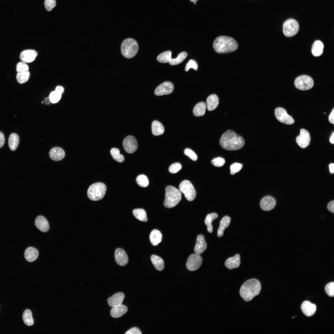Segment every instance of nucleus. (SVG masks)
Masks as SVG:
<instances>
[{
	"label": "nucleus",
	"mask_w": 334,
	"mask_h": 334,
	"mask_svg": "<svg viewBox=\"0 0 334 334\" xmlns=\"http://www.w3.org/2000/svg\"><path fill=\"white\" fill-rule=\"evenodd\" d=\"M220 143L223 148L230 151L239 149L243 147L245 143L241 136L231 130L226 131L222 135Z\"/></svg>",
	"instance_id": "1"
},
{
	"label": "nucleus",
	"mask_w": 334,
	"mask_h": 334,
	"mask_svg": "<svg viewBox=\"0 0 334 334\" xmlns=\"http://www.w3.org/2000/svg\"><path fill=\"white\" fill-rule=\"evenodd\" d=\"M261 288V284L258 280H248L242 285L239 291L240 295L245 301H250L259 293Z\"/></svg>",
	"instance_id": "2"
},
{
	"label": "nucleus",
	"mask_w": 334,
	"mask_h": 334,
	"mask_svg": "<svg viewBox=\"0 0 334 334\" xmlns=\"http://www.w3.org/2000/svg\"><path fill=\"white\" fill-rule=\"evenodd\" d=\"M213 46L215 50L218 53L232 52L238 48V44L233 38L229 36H220L214 41Z\"/></svg>",
	"instance_id": "3"
},
{
	"label": "nucleus",
	"mask_w": 334,
	"mask_h": 334,
	"mask_svg": "<svg viewBox=\"0 0 334 334\" xmlns=\"http://www.w3.org/2000/svg\"><path fill=\"white\" fill-rule=\"evenodd\" d=\"M165 198L164 205L167 208L174 207L180 201L181 199L180 191L174 186H169L165 188Z\"/></svg>",
	"instance_id": "4"
},
{
	"label": "nucleus",
	"mask_w": 334,
	"mask_h": 334,
	"mask_svg": "<svg viewBox=\"0 0 334 334\" xmlns=\"http://www.w3.org/2000/svg\"><path fill=\"white\" fill-rule=\"evenodd\" d=\"M106 191L105 185L102 182H97L91 185L88 188L87 195L93 201H98L104 196Z\"/></svg>",
	"instance_id": "5"
},
{
	"label": "nucleus",
	"mask_w": 334,
	"mask_h": 334,
	"mask_svg": "<svg viewBox=\"0 0 334 334\" xmlns=\"http://www.w3.org/2000/svg\"><path fill=\"white\" fill-rule=\"evenodd\" d=\"M138 45L134 39L127 38L123 41L121 46V51L122 55L127 58H131L137 53Z\"/></svg>",
	"instance_id": "6"
},
{
	"label": "nucleus",
	"mask_w": 334,
	"mask_h": 334,
	"mask_svg": "<svg viewBox=\"0 0 334 334\" xmlns=\"http://www.w3.org/2000/svg\"><path fill=\"white\" fill-rule=\"evenodd\" d=\"M179 191L183 193L189 201L193 200L196 196V192L192 183L188 180H184L179 185Z\"/></svg>",
	"instance_id": "7"
},
{
	"label": "nucleus",
	"mask_w": 334,
	"mask_h": 334,
	"mask_svg": "<svg viewBox=\"0 0 334 334\" xmlns=\"http://www.w3.org/2000/svg\"><path fill=\"white\" fill-rule=\"evenodd\" d=\"M299 28V24L296 20L291 18L289 19L284 23L283 32L286 36H292L298 32Z\"/></svg>",
	"instance_id": "8"
},
{
	"label": "nucleus",
	"mask_w": 334,
	"mask_h": 334,
	"mask_svg": "<svg viewBox=\"0 0 334 334\" xmlns=\"http://www.w3.org/2000/svg\"><path fill=\"white\" fill-rule=\"evenodd\" d=\"M294 84L296 88L298 89L306 90L312 88L314 81L310 76L304 75L298 77L295 79Z\"/></svg>",
	"instance_id": "9"
},
{
	"label": "nucleus",
	"mask_w": 334,
	"mask_h": 334,
	"mask_svg": "<svg viewBox=\"0 0 334 334\" xmlns=\"http://www.w3.org/2000/svg\"><path fill=\"white\" fill-rule=\"evenodd\" d=\"M275 116L279 121L284 124L291 125L294 123L292 116L288 114L286 110L283 108L278 107L275 110Z\"/></svg>",
	"instance_id": "10"
},
{
	"label": "nucleus",
	"mask_w": 334,
	"mask_h": 334,
	"mask_svg": "<svg viewBox=\"0 0 334 334\" xmlns=\"http://www.w3.org/2000/svg\"><path fill=\"white\" fill-rule=\"evenodd\" d=\"M202 258L199 255L193 254L189 257L186 263L187 269L190 271H195L201 266Z\"/></svg>",
	"instance_id": "11"
},
{
	"label": "nucleus",
	"mask_w": 334,
	"mask_h": 334,
	"mask_svg": "<svg viewBox=\"0 0 334 334\" xmlns=\"http://www.w3.org/2000/svg\"><path fill=\"white\" fill-rule=\"evenodd\" d=\"M122 145L125 151L129 153L135 152L138 147V143L136 138L132 135H129L124 139Z\"/></svg>",
	"instance_id": "12"
},
{
	"label": "nucleus",
	"mask_w": 334,
	"mask_h": 334,
	"mask_svg": "<svg viewBox=\"0 0 334 334\" xmlns=\"http://www.w3.org/2000/svg\"><path fill=\"white\" fill-rule=\"evenodd\" d=\"M311 138L309 132L304 129L300 130V135L296 138L298 144L302 148L307 147L310 144Z\"/></svg>",
	"instance_id": "13"
},
{
	"label": "nucleus",
	"mask_w": 334,
	"mask_h": 334,
	"mask_svg": "<svg viewBox=\"0 0 334 334\" xmlns=\"http://www.w3.org/2000/svg\"><path fill=\"white\" fill-rule=\"evenodd\" d=\"M174 89L173 84L170 82H163L155 89L154 94L156 96H162L171 93Z\"/></svg>",
	"instance_id": "14"
},
{
	"label": "nucleus",
	"mask_w": 334,
	"mask_h": 334,
	"mask_svg": "<svg viewBox=\"0 0 334 334\" xmlns=\"http://www.w3.org/2000/svg\"><path fill=\"white\" fill-rule=\"evenodd\" d=\"M114 256L117 263L120 266L126 265L128 263V256L125 251L120 248L117 249L115 251Z\"/></svg>",
	"instance_id": "15"
},
{
	"label": "nucleus",
	"mask_w": 334,
	"mask_h": 334,
	"mask_svg": "<svg viewBox=\"0 0 334 334\" xmlns=\"http://www.w3.org/2000/svg\"><path fill=\"white\" fill-rule=\"evenodd\" d=\"M276 202L273 197L267 196L263 197L261 200L260 205L263 210L269 211L273 209L275 206Z\"/></svg>",
	"instance_id": "16"
},
{
	"label": "nucleus",
	"mask_w": 334,
	"mask_h": 334,
	"mask_svg": "<svg viewBox=\"0 0 334 334\" xmlns=\"http://www.w3.org/2000/svg\"><path fill=\"white\" fill-rule=\"evenodd\" d=\"M37 55V53L35 50L27 49L21 52L19 58L23 62L29 63L34 61Z\"/></svg>",
	"instance_id": "17"
},
{
	"label": "nucleus",
	"mask_w": 334,
	"mask_h": 334,
	"mask_svg": "<svg viewBox=\"0 0 334 334\" xmlns=\"http://www.w3.org/2000/svg\"><path fill=\"white\" fill-rule=\"evenodd\" d=\"M35 224L36 228L42 232H46L49 229L48 221L43 216H37L35 219Z\"/></svg>",
	"instance_id": "18"
},
{
	"label": "nucleus",
	"mask_w": 334,
	"mask_h": 334,
	"mask_svg": "<svg viewBox=\"0 0 334 334\" xmlns=\"http://www.w3.org/2000/svg\"><path fill=\"white\" fill-rule=\"evenodd\" d=\"M207 244L206 243L203 235H198L197 238L196 244L194 247V251L195 254L200 255L206 249Z\"/></svg>",
	"instance_id": "19"
},
{
	"label": "nucleus",
	"mask_w": 334,
	"mask_h": 334,
	"mask_svg": "<svg viewBox=\"0 0 334 334\" xmlns=\"http://www.w3.org/2000/svg\"><path fill=\"white\" fill-rule=\"evenodd\" d=\"M301 309L303 313L306 316L310 317L313 315L316 310V306L308 301H305L302 304Z\"/></svg>",
	"instance_id": "20"
},
{
	"label": "nucleus",
	"mask_w": 334,
	"mask_h": 334,
	"mask_svg": "<svg viewBox=\"0 0 334 334\" xmlns=\"http://www.w3.org/2000/svg\"><path fill=\"white\" fill-rule=\"evenodd\" d=\"M125 296L122 292L117 293L109 298L107 302L109 306L113 307L122 304Z\"/></svg>",
	"instance_id": "21"
},
{
	"label": "nucleus",
	"mask_w": 334,
	"mask_h": 334,
	"mask_svg": "<svg viewBox=\"0 0 334 334\" xmlns=\"http://www.w3.org/2000/svg\"><path fill=\"white\" fill-rule=\"evenodd\" d=\"M50 158L52 160L59 161L62 160L65 157V152L62 148L55 147L52 148L49 152Z\"/></svg>",
	"instance_id": "22"
},
{
	"label": "nucleus",
	"mask_w": 334,
	"mask_h": 334,
	"mask_svg": "<svg viewBox=\"0 0 334 334\" xmlns=\"http://www.w3.org/2000/svg\"><path fill=\"white\" fill-rule=\"evenodd\" d=\"M240 255L236 254L234 256L228 259L225 263V266L229 269L238 268L240 264Z\"/></svg>",
	"instance_id": "23"
},
{
	"label": "nucleus",
	"mask_w": 334,
	"mask_h": 334,
	"mask_svg": "<svg viewBox=\"0 0 334 334\" xmlns=\"http://www.w3.org/2000/svg\"><path fill=\"white\" fill-rule=\"evenodd\" d=\"M128 308L126 306L120 305L112 307L110 313L111 316L114 318L121 317L126 313Z\"/></svg>",
	"instance_id": "24"
},
{
	"label": "nucleus",
	"mask_w": 334,
	"mask_h": 334,
	"mask_svg": "<svg viewBox=\"0 0 334 334\" xmlns=\"http://www.w3.org/2000/svg\"><path fill=\"white\" fill-rule=\"evenodd\" d=\"M25 259L29 262H32L37 258L39 255L38 250L36 248L30 247L26 249L24 252Z\"/></svg>",
	"instance_id": "25"
},
{
	"label": "nucleus",
	"mask_w": 334,
	"mask_h": 334,
	"mask_svg": "<svg viewBox=\"0 0 334 334\" xmlns=\"http://www.w3.org/2000/svg\"><path fill=\"white\" fill-rule=\"evenodd\" d=\"M219 104V99L215 94H212L208 96L206 101V107L208 111L215 109Z\"/></svg>",
	"instance_id": "26"
},
{
	"label": "nucleus",
	"mask_w": 334,
	"mask_h": 334,
	"mask_svg": "<svg viewBox=\"0 0 334 334\" xmlns=\"http://www.w3.org/2000/svg\"><path fill=\"white\" fill-rule=\"evenodd\" d=\"M230 221L231 218L227 216H224L221 219L217 231L218 237H220L223 235L224 230L229 226Z\"/></svg>",
	"instance_id": "27"
},
{
	"label": "nucleus",
	"mask_w": 334,
	"mask_h": 334,
	"mask_svg": "<svg viewBox=\"0 0 334 334\" xmlns=\"http://www.w3.org/2000/svg\"><path fill=\"white\" fill-rule=\"evenodd\" d=\"M149 238L151 244L154 246H156L161 242L162 235L159 230L154 229L151 232Z\"/></svg>",
	"instance_id": "28"
},
{
	"label": "nucleus",
	"mask_w": 334,
	"mask_h": 334,
	"mask_svg": "<svg viewBox=\"0 0 334 334\" xmlns=\"http://www.w3.org/2000/svg\"><path fill=\"white\" fill-rule=\"evenodd\" d=\"M323 44L321 41H316L313 44L311 49L313 55L316 57L320 56L323 54Z\"/></svg>",
	"instance_id": "29"
},
{
	"label": "nucleus",
	"mask_w": 334,
	"mask_h": 334,
	"mask_svg": "<svg viewBox=\"0 0 334 334\" xmlns=\"http://www.w3.org/2000/svg\"><path fill=\"white\" fill-rule=\"evenodd\" d=\"M19 137L17 134L15 133L11 134L8 139V144L10 149L12 151L15 150L19 144Z\"/></svg>",
	"instance_id": "30"
},
{
	"label": "nucleus",
	"mask_w": 334,
	"mask_h": 334,
	"mask_svg": "<svg viewBox=\"0 0 334 334\" xmlns=\"http://www.w3.org/2000/svg\"><path fill=\"white\" fill-rule=\"evenodd\" d=\"M152 134L155 136L162 134L164 131V128L162 124L159 122L155 120L152 124Z\"/></svg>",
	"instance_id": "31"
},
{
	"label": "nucleus",
	"mask_w": 334,
	"mask_h": 334,
	"mask_svg": "<svg viewBox=\"0 0 334 334\" xmlns=\"http://www.w3.org/2000/svg\"><path fill=\"white\" fill-rule=\"evenodd\" d=\"M206 108V104L204 102H201L199 103L196 105L194 108V114L196 117L203 116L205 113Z\"/></svg>",
	"instance_id": "32"
},
{
	"label": "nucleus",
	"mask_w": 334,
	"mask_h": 334,
	"mask_svg": "<svg viewBox=\"0 0 334 334\" xmlns=\"http://www.w3.org/2000/svg\"><path fill=\"white\" fill-rule=\"evenodd\" d=\"M151 261L156 269L159 271L163 270L164 267L163 260L160 257L152 255L151 257Z\"/></svg>",
	"instance_id": "33"
},
{
	"label": "nucleus",
	"mask_w": 334,
	"mask_h": 334,
	"mask_svg": "<svg viewBox=\"0 0 334 334\" xmlns=\"http://www.w3.org/2000/svg\"><path fill=\"white\" fill-rule=\"evenodd\" d=\"M218 217V214L215 212L208 214L205 219L204 222L207 226L208 231L209 233H212L213 231V226L212 223L213 220L217 218Z\"/></svg>",
	"instance_id": "34"
},
{
	"label": "nucleus",
	"mask_w": 334,
	"mask_h": 334,
	"mask_svg": "<svg viewBox=\"0 0 334 334\" xmlns=\"http://www.w3.org/2000/svg\"><path fill=\"white\" fill-rule=\"evenodd\" d=\"M133 213L134 216L139 220L143 222L148 221L146 212L143 209H135L133 211Z\"/></svg>",
	"instance_id": "35"
},
{
	"label": "nucleus",
	"mask_w": 334,
	"mask_h": 334,
	"mask_svg": "<svg viewBox=\"0 0 334 334\" xmlns=\"http://www.w3.org/2000/svg\"><path fill=\"white\" fill-rule=\"evenodd\" d=\"M23 319L25 324L28 326L33 325L34 320L32 317L31 311L28 310H26L23 313Z\"/></svg>",
	"instance_id": "36"
},
{
	"label": "nucleus",
	"mask_w": 334,
	"mask_h": 334,
	"mask_svg": "<svg viewBox=\"0 0 334 334\" xmlns=\"http://www.w3.org/2000/svg\"><path fill=\"white\" fill-rule=\"evenodd\" d=\"M172 52L170 51H167L162 53L159 54L157 58V61L161 63H167L169 62L171 59Z\"/></svg>",
	"instance_id": "37"
},
{
	"label": "nucleus",
	"mask_w": 334,
	"mask_h": 334,
	"mask_svg": "<svg viewBox=\"0 0 334 334\" xmlns=\"http://www.w3.org/2000/svg\"><path fill=\"white\" fill-rule=\"evenodd\" d=\"M30 77V73L26 71L17 73L16 78L18 82L20 84L26 82Z\"/></svg>",
	"instance_id": "38"
},
{
	"label": "nucleus",
	"mask_w": 334,
	"mask_h": 334,
	"mask_svg": "<svg viewBox=\"0 0 334 334\" xmlns=\"http://www.w3.org/2000/svg\"><path fill=\"white\" fill-rule=\"evenodd\" d=\"M110 154L113 158L119 162H122L124 160V156L120 154L119 150L116 148H112L110 151Z\"/></svg>",
	"instance_id": "39"
},
{
	"label": "nucleus",
	"mask_w": 334,
	"mask_h": 334,
	"mask_svg": "<svg viewBox=\"0 0 334 334\" xmlns=\"http://www.w3.org/2000/svg\"><path fill=\"white\" fill-rule=\"evenodd\" d=\"M187 54L186 52H182L178 55L176 58L171 59L169 62V64L171 65H175L180 63L186 58Z\"/></svg>",
	"instance_id": "40"
},
{
	"label": "nucleus",
	"mask_w": 334,
	"mask_h": 334,
	"mask_svg": "<svg viewBox=\"0 0 334 334\" xmlns=\"http://www.w3.org/2000/svg\"><path fill=\"white\" fill-rule=\"evenodd\" d=\"M136 182L138 184L142 187H146L149 185V181L147 177L143 174L138 176L136 178Z\"/></svg>",
	"instance_id": "41"
},
{
	"label": "nucleus",
	"mask_w": 334,
	"mask_h": 334,
	"mask_svg": "<svg viewBox=\"0 0 334 334\" xmlns=\"http://www.w3.org/2000/svg\"><path fill=\"white\" fill-rule=\"evenodd\" d=\"M62 94H60L55 91L52 92L49 96V98L51 103H56L60 99Z\"/></svg>",
	"instance_id": "42"
},
{
	"label": "nucleus",
	"mask_w": 334,
	"mask_h": 334,
	"mask_svg": "<svg viewBox=\"0 0 334 334\" xmlns=\"http://www.w3.org/2000/svg\"><path fill=\"white\" fill-rule=\"evenodd\" d=\"M327 294L329 296L333 297L334 296V282H331L328 284L325 288Z\"/></svg>",
	"instance_id": "43"
},
{
	"label": "nucleus",
	"mask_w": 334,
	"mask_h": 334,
	"mask_svg": "<svg viewBox=\"0 0 334 334\" xmlns=\"http://www.w3.org/2000/svg\"><path fill=\"white\" fill-rule=\"evenodd\" d=\"M28 66L24 62H19L16 65V70L17 73L28 71Z\"/></svg>",
	"instance_id": "44"
},
{
	"label": "nucleus",
	"mask_w": 334,
	"mask_h": 334,
	"mask_svg": "<svg viewBox=\"0 0 334 334\" xmlns=\"http://www.w3.org/2000/svg\"><path fill=\"white\" fill-rule=\"evenodd\" d=\"M242 167V165L238 163H235L232 164L230 167V174L234 175L236 173L240 171Z\"/></svg>",
	"instance_id": "45"
},
{
	"label": "nucleus",
	"mask_w": 334,
	"mask_h": 334,
	"mask_svg": "<svg viewBox=\"0 0 334 334\" xmlns=\"http://www.w3.org/2000/svg\"><path fill=\"white\" fill-rule=\"evenodd\" d=\"M182 165L179 163H175L171 165L169 167V170L172 173L178 172L182 168Z\"/></svg>",
	"instance_id": "46"
},
{
	"label": "nucleus",
	"mask_w": 334,
	"mask_h": 334,
	"mask_svg": "<svg viewBox=\"0 0 334 334\" xmlns=\"http://www.w3.org/2000/svg\"><path fill=\"white\" fill-rule=\"evenodd\" d=\"M44 5L46 9L48 11H50L55 6L56 0H45Z\"/></svg>",
	"instance_id": "47"
},
{
	"label": "nucleus",
	"mask_w": 334,
	"mask_h": 334,
	"mask_svg": "<svg viewBox=\"0 0 334 334\" xmlns=\"http://www.w3.org/2000/svg\"><path fill=\"white\" fill-rule=\"evenodd\" d=\"M225 163V160L223 158L218 157L214 158L212 161V163L215 166L220 167L223 166Z\"/></svg>",
	"instance_id": "48"
},
{
	"label": "nucleus",
	"mask_w": 334,
	"mask_h": 334,
	"mask_svg": "<svg viewBox=\"0 0 334 334\" xmlns=\"http://www.w3.org/2000/svg\"><path fill=\"white\" fill-rule=\"evenodd\" d=\"M184 153L188 156L192 160L196 161L197 159V156L195 153L191 149L189 148H186L184 151Z\"/></svg>",
	"instance_id": "49"
},
{
	"label": "nucleus",
	"mask_w": 334,
	"mask_h": 334,
	"mask_svg": "<svg viewBox=\"0 0 334 334\" xmlns=\"http://www.w3.org/2000/svg\"><path fill=\"white\" fill-rule=\"evenodd\" d=\"M191 68H193L195 70L198 69V64L194 60L191 59L189 61L185 66V71H187Z\"/></svg>",
	"instance_id": "50"
},
{
	"label": "nucleus",
	"mask_w": 334,
	"mask_h": 334,
	"mask_svg": "<svg viewBox=\"0 0 334 334\" xmlns=\"http://www.w3.org/2000/svg\"><path fill=\"white\" fill-rule=\"evenodd\" d=\"M125 334H141L140 330L137 327H133L127 331Z\"/></svg>",
	"instance_id": "51"
},
{
	"label": "nucleus",
	"mask_w": 334,
	"mask_h": 334,
	"mask_svg": "<svg viewBox=\"0 0 334 334\" xmlns=\"http://www.w3.org/2000/svg\"><path fill=\"white\" fill-rule=\"evenodd\" d=\"M334 201L333 200L330 202L328 204L327 208L330 212L334 213Z\"/></svg>",
	"instance_id": "52"
},
{
	"label": "nucleus",
	"mask_w": 334,
	"mask_h": 334,
	"mask_svg": "<svg viewBox=\"0 0 334 334\" xmlns=\"http://www.w3.org/2000/svg\"><path fill=\"white\" fill-rule=\"evenodd\" d=\"M5 141V138L4 134L0 131V148L4 145Z\"/></svg>",
	"instance_id": "53"
},
{
	"label": "nucleus",
	"mask_w": 334,
	"mask_h": 334,
	"mask_svg": "<svg viewBox=\"0 0 334 334\" xmlns=\"http://www.w3.org/2000/svg\"><path fill=\"white\" fill-rule=\"evenodd\" d=\"M334 108H333L331 112L330 113L328 118L329 122L333 124H334Z\"/></svg>",
	"instance_id": "54"
},
{
	"label": "nucleus",
	"mask_w": 334,
	"mask_h": 334,
	"mask_svg": "<svg viewBox=\"0 0 334 334\" xmlns=\"http://www.w3.org/2000/svg\"><path fill=\"white\" fill-rule=\"evenodd\" d=\"M55 91L58 92L62 94L64 91V88L62 87L58 86L56 87Z\"/></svg>",
	"instance_id": "55"
},
{
	"label": "nucleus",
	"mask_w": 334,
	"mask_h": 334,
	"mask_svg": "<svg viewBox=\"0 0 334 334\" xmlns=\"http://www.w3.org/2000/svg\"><path fill=\"white\" fill-rule=\"evenodd\" d=\"M329 168L331 173H333L334 172V164L333 163L330 164L329 165Z\"/></svg>",
	"instance_id": "56"
},
{
	"label": "nucleus",
	"mask_w": 334,
	"mask_h": 334,
	"mask_svg": "<svg viewBox=\"0 0 334 334\" xmlns=\"http://www.w3.org/2000/svg\"><path fill=\"white\" fill-rule=\"evenodd\" d=\"M44 102L45 104L49 105L51 102L49 97L45 98L44 100Z\"/></svg>",
	"instance_id": "57"
},
{
	"label": "nucleus",
	"mask_w": 334,
	"mask_h": 334,
	"mask_svg": "<svg viewBox=\"0 0 334 334\" xmlns=\"http://www.w3.org/2000/svg\"><path fill=\"white\" fill-rule=\"evenodd\" d=\"M334 132H333L332 133V135L330 137V143H332V144H334Z\"/></svg>",
	"instance_id": "58"
},
{
	"label": "nucleus",
	"mask_w": 334,
	"mask_h": 334,
	"mask_svg": "<svg viewBox=\"0 0 334 334\" xmlns=\"http://www.w3.org/2000/svg\"><path fill=\"white\" fill-rule=\"evenodd\" d=\"M198 0H190V1H191V2H196V1H198Z\"/></svg>",
	"instance_id": "59"
},
{
	"label": "nucleus",
	"mask_w": 334,
	"mask_h": 334,
	"mask_svg": "<svg viewBox=\"0 0 334 334\" xmlns=\"http://www.w3.org/2000/svg\"><path fill=\"white\" fill-rule=\"evenodd\" d=\"M194 2V3H195V4H196V2Z\"/></svg>",
	"instance_id": "60"
}]
</instances>
